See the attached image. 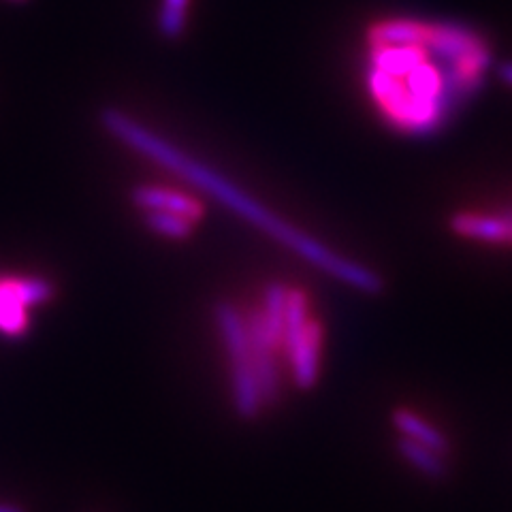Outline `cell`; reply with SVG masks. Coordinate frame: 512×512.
Masks as SVG:
<instances>
[{
    "instance_id": "cell-15",
    "label": "cell",
    "mask_w": 512,
    "mask_h": 512,
    "mask_svg": "<svg viewBox=\"0 0 512 512\" xmlns=\"http://www.w3.org/2000/svg\"><path fill=\"white\" fill-rule=\"evenodd\" d=\"M0 512H24L22 508L13 506V504H0Z\"/></svg>"
},
{
    "instance_id": "cell-2",
    "label": "cell",
    "mask_w": 512,
    "mask_h": 512,
    "mask_svg": "<svg viewBox=\"0 0 512 512\" xmlns=\"http://www.w3.org/2000/svg\"><path fill=\"white\" fill-rule=\"evenodd\" d=\"M99 120L105 131L120 143H124L126 148L139 152L141 156L152 160V163L178 175V178H182L190 186L199 188L207 197L214 199L222 207H227L229 212L244 218L254 229L276 239L284 248L293 250L301 261L310 263L312 267L323 271V274L355 288L359 293L376 295L382 291V280L374 269L346 259L344 254L318 242L310 233L293 227L291 222H286L278 214L267 210L261 201L250 197L244 188H239L210 165L201 163V160L192 158L178 146H173L165 137L150 131L146 124L137 122L126 111L118 107H103Z\"/></svg>"
},
{
    "instance_id": "cell-13",
    "label": "cell",
    "mask_w": 512,
    "mask_h": 512,
    "mask_svg": "<svg viewBox=\"0 0 512 512\" xmlns=\"http://www.w3.org/2000/svg\"><path fill=\"white\" fill-rule=\"evenodd\" d=\"M146 224L154 233L169 239H186L192 231V220L165 212H148Z\"/></svg>"
},
{
    "instance_id": "cell-6",
    "label": "cell",
    "mask_w": 512,
    "mask_h": 512,
    "mask_svg": "<svg viewBox=\"0 0 512 512\" xmlns=\"http://www.w3.org/2000/svg\"><path fill=\"white\" fill-rule=\"evenodd\" d=\"M288 363H291L293 380L299 389H312L320 376V359H323V327L316 320L310 329L284 348Z\"/></svg>"
},
{
    "instance_id": "cell-12",
    "label": "cell",
    "mask_w": 512,
    "mask_h": 512,
    "mask_svg": "<svg viewBox=\"0 0 512 512\" xmlns=\"http://www.w3.org/2000/svg\"><path fill=\"white\" fill-rule=\"evenodd\" d=\"M11 288L15 297L20 299L24 308L41 306V303L50 301L54 295V286L43 280V278H22V280H11Z\"/></svg>"
},
{
    "instance_id": "cell-1",
    "label": "cell",
    "mask_w": 512,
    "mask_h": 512,
    "mask_svg": "<svg viewBox=\"0 0 512 512\" xmlns=\"http://www.w3.org/2000/svg\"><path fill=\"white\" fill-rule=\"evenodd\" d=\"M365 86L380 118L408 137L442 131L485 84L489 41L459 22L387 18L365 32Z\"/></svg>"
},
{
    "instance_id": "cell-5",
    "label": "cell",
    "mask_w": 512,
    "mask_h": 512,
    "mask_svg": "<svg viewBox=\"0 0 512 512\" xmlns=\"http://www.w3.org/2000/svg\"><path fill=\"white\" fill-rule=\"evenodd\" d=\"M448 229L461 242L495 250H512V203L463 207L448 218Z\"/></svg>"
},
{
    "instance_id": "cell-7",
    "label": "cell",
    "mask_w": 512,
    "mask_h": 512,
    "mask_svg": "<svg viewBox=\"0 0 512 512\" xmlns=\"http://www.w3.org/2000/svg\"><path fill=\"white\" fill-rule=\"evenodd\" d=\"M246 323H248V338H250V346H252L256 380H259L263 404H269V402H274L278 395V365H276V357H274L276 346L269 342L267 333L261 325L259 312L250 314L246 318Z\"/></svg>"
},
{
    "instance_id": "cell-3",
    "label": "cell",
    "mask_w": 512,
    "mask_h": 512,
    "mask_svg": "<svg viewBox=\"0 0 512 512\" xmlns=\"http://www.w3.org/2000/svg\"><path fill=\"white\" fill-rule=\"evenodd\" d=\"M214 318L222 344L229 355L235 410L242 419H256L263 406V395L254 372L246 316L233 303L220 301L214 310Z\"/></svg>"
},
{
    "instance_id": "cell-8",
    "label": "cell",
    "mask_w": 512,
    "mask_h": 512,
    "mask_svg": "<svg viewBox=\"0 0 512 512\" xmlns=\"http://www.w3.org/2000/svg\"><path fill=\"white\" fill-rule=\"evenodd\" d=\"M133 201L146 214L148 212H165V214L188 218L192 222L199 220L203 214V207L199 205V201L184 195V192L169 190L163 186H139L133 192Z\"/></svg>"
},
{
    "instance_id": "cell-4",
    "label": "cell",
    "mask_w": 512,
    "mask_h": 512,
    "mask_svg": "<svg viewBox=\"0 0 512 512\" xmlns=\"http://www.w3.org/2000/svg\"><path fill=\"white\" fill-rule=\"evenodd\" d=\"M393 425L399 436V455L423 476L442 478L451 457V440L446 431L429 416L410 408L395 410Z\"/></svg>"
},
{
    "instance_id": "cell-9",
    "label": "cell",
    "mask_w": 512,
    "mask_h": 512,
    "mask_svg": "<svg viewBox=\"0 0 512 512\" xmlns=\"http://www.w3.org/2000/svg\"><path fill=\"white\" fill-rule=\"evenodd\" d=\"M291 288L282 282H271L265 288L263 295V310L259 312L261 325L267 333L269 342L274 346L282 344V331H284V318H286V306Z\"/></svg>"
},
{
    "instance_id": "cell-11",
    "label": "cell",
    "mask_w": 512,
    "mask_h": 512,
    "mask_svg": "<svg viewBox=\"0 0 512 512\" xmlns=\"http://www.w3.org/2000/svg\"><path fill=\"white\" fill-rule=\"evenodd\" d=\"M188 7H190V0H163V5H160V15H158L160 35L169 41L180 39L186 28Z\"/></svg>"
},
{
    "instance_id": "cell-14",
    "label": "cell",
    "mask_w": 512,
    "mask_h": 512,
    "mask_svg": "<svg viewBox=\"0 0 512 512\" xmlns=\"http://www.w3.org/2000/svg\"><path fill=\"white\" fill-rule=\"evenodd\" d=\"M500 77L504 79L508 86H512V62L502 64V67H500Z\"/></svg>"
},
{
    "instance_id": "cell-10",
    "label": "cell",
    "mask_w": 512,
    "mask_h": 512,
    "mask_svg": "<svg viewBox=\"0 0 512 512\" xmlns=\"http://www.w3.org/2000/svg\"><path fill=\"white\" fill-rule=\"evenodd\" d=\"M26 329V308L15 297L11 282L0 284V331L18 335Z\"/></svg>"
}]
</instances>
